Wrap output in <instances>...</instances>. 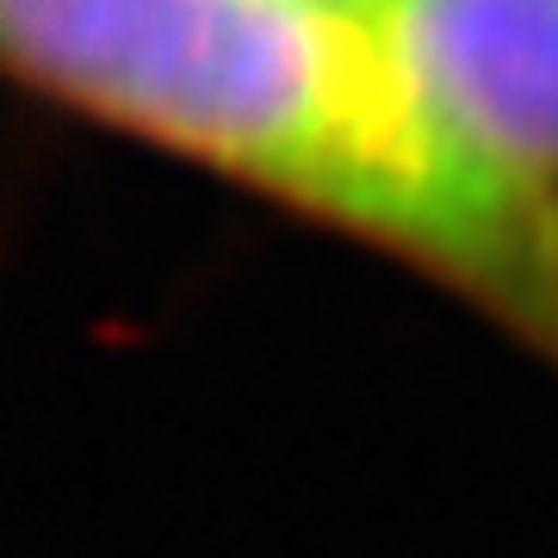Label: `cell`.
Returning <instances> with one entry per match:
<instances>
[{"label":"cell","mask_w":558,"mask_h":558,"mask_svg":"<svg viewBox=\"0 0 558 558\" xmlns=\"http://www.w3.org/2000/svg\"><path fill=\"white\" fill-rule=\"evenodd\" d=\"M373 20L459 137L558 180V0H379Z\"/></svg>","instance_id":"cell-2"},{"label":"cell","mask_w":558,"mask_h":558,"mask_svg":"<svg viewBox=\"0 0 558 558\" xmlns=\"http://www.w3.org/2000/svg\"><path fill=\"white\" fill-rule=\"evenodd\" d=\"M38 94L398 255L558 373V180L440 119L336 0H0Z\"/></svg>","instance_id":"cell-1"},{"label":"cell","mask_w":558,"mask_h":558,"mask_svg":"<svg viewBox=\"0 0 558 558\" xmlns=\"http://www.w3.org/2000/svg\"><path fill=\"white\" fill-rule=\"evenodd\" d=\"M336 7H348V13H379V0H336Z\"/></svg>","instance_id":"cell-3"}]
</instances>
